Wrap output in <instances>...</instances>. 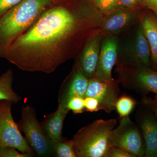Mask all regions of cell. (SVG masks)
I'll use <instances>...</instances> for the list:
<instances>
[{
  "label": "cell",
  "instance_id": "obj_1",
  "mask_svg": "<svg viewBox=\"0 0 157 157\" xmlns=\"http://www.w3.org/2000/svg\"><path fill=\"white\" fill-rule=\"evenodd\" d=\"M104 17L92 0H53L12 43L5 59L23 71L52 73L78 56L100 31Z\"/></svg>",
  "mask_w": 157,
  "mask_h": 157
},
{
  "label": "cell",
  "instance_id": "obj_2",
  "mask_svg": "<svg viewBox=\"0 0 157 157\" xmlns=\"http://www.w3.org/2000/svg\"><path fill=\"white\" fill-rule=\"evenodd\" d=\"M53 0H22L0 17V58L27 30Z\"/></svg>",
  "mask_w": 157,
  "mask_h": 157
},
{
  "label": "cell",
  "instance_id": "obj_3",
  "mask_svg": "<svg viewBox=\"0 0 157 157\" xmlns=\"http://www.w3.org/2000/svg\"><path fill=\"white\" fill-rule=\"evenodd\" d=\"M117 123L115 119H99L81 128L71 140L76 157H105L109 133Z\"/></svg>",
  "mask_w": 157,
  "mask_h": 157
},
{
  "label": "cell",
  "instance_id": "obj_4",
  "mask_svg": "<svg viewBox=\"0 0 157 157\" xmlns=\"http://www.w3.org/2000/svg\"><path fill=\"white\" fill-rule=\"evenodd\" d=\"M108 144L109 147L122 149L136 157L145 155V144L141 130L129 116L121 118L119 124L109 133Z\"/></svg>",
  "mask_w": 157,
  "mask_h": 157
},
{
  "label": "cell",
  "instance_id": "obj_5",
  "mask_svg": "<svg viewBox=\"0 0 157 157\" xmlns=\"http://www.w3.org/2000/svg\"><path fill=\"white\" fill-rule=\"evenodd\" d=\"M18 126L24 132L28 142L38 155L48 156L52 155L54 151L53 145L37 121L33 108L29 106L23 107Z\"/></svg>",
  "mask_w": 157,
  "mask_h": 157
},
{
  "label": "cell",
  "instance_id": "obj_6",
  "mask_svg": "<svg viewBox=\"0 0 157 157\" xmlns=\"http://www.w3.org/2000/svg\"><path fill=\"white\" fill-rule=\"evenodd\" d=\"M116 71L118 80L124 87L143 94L152 92L157 96V70L117 66Z\"/></svg>",
  "mask_w": 157,
  "mask_h": 157
},
{
  "label": "cell",
  "instance_id": "obj_7",
  "mask_svg": "<svg viewBox=\"0 0 157 157\" xmlns=\"http://www.w3.org/2000/svg\"><path fill=\"white\" fill-rule=\"evenodd\" d=\"M12 104L10 101H0V148L12 147L32 155L33 151L27 140L21 135L12 117Z\"/></svg>",
  "mask_w": 157,
  "mask_h": 157
},
{
  "label": "cell",
  "instance_id": "obj_8",
  "mask_svg": "<svg viewBox=\"0 0 157 157\" xmlns=\"http://www.w3.org/2000/svg\"><path fill=\"white\" fill-rule=\"evenodd\" d=\"M124 51H119L116 65L132 67H150L151 49L140 25L135 37Z\"/></svg>",
  "mask_w": 157,
  "mask_h": 157
},
{
  "label": "cell",
  "instance_id": "obj_9",
  "mask_svg": "<svg viewBox=\"0 0 157 157\" xmlns=\"http://www.w3.org/2000/svg\"><path fill=\"white\" fill-rule=\"evenodd\" d=\"M119 81L117 80H102L90 78L85 98L93 97L98 100L100 110L110 113L115 109L116 104L120 94Z\"/></svg>",
  "mask_w": 157,
  "mask_h": 157
},
{
  "label": "cell",
  "instance_id": "obj_10",
  "mask_svg": "<svg viewBox=\"0 0 157 157\" xmlns=\"http://www.w3.org/2000/svg\"><path fill=\"white\" fill-rule=\"evenodd\" d=\"M138 11L120 5L112 13L104 15L100 31L104 36H116L135 24L140 16Z\"/></svg>",
  "mask_w": 157,
  "mask_h": 157
},
{
  "label": "cell",
  "instance_id": "obj_11",
  "mask_svg": "<svg viewBox=\"0 0 157 157\" xmlns=\"http://www.w3.org/2000/svg\"><path fill=\"white\" fill-rule=\"evenodd\" d=\"M119 50L118 39L114 36H104L95 78L102 80H113V68L116 63Z\"/></svg>",
  "mask_w": 157,
  "mask_h": 157
},
{
  "label": "cell",
  "instance_id": "obj_12",
  "mask_svg": "<svg viewBox=\"0 0 157 157\" xmlns=\"http://www.w3.org/2000/svg\"><path fill=\"white\" fill-rule=\"evenodd\" d=\"M104 35L99 31L91 37L78 55L79 60L76 65L89 79L95 74Z\"/></svg>",
  "mask_w": 157,
  "mask_h": 157
},
{
  "label": "cell",
  "instance_id": "obj_13",
  "mask_svg": "<svg viewBox=\"0 0 157 157\" xmlns=\"http://www.w3.org/2000/svg\"><path fill=\"white\" fill-rule=\"evenodd\" d=\"M145 108L147 110L137 113L136 121L143 135L145 156L157 157V121L153 113Z\"/></svg>",
  "mask_w": 157,
  "mask_h": 157
},
{
  "label": "cell",
  "instance_id": "obj_14",
  "mask_svg": "<svg viewBox=\"0 0 157 157\" xmlns=\"http://www.w3.org/2000/svg\"><path fill=\"white\" fill-rule=\"evenodd\" d=\"M89 79L83 75L76 65L71 74L67 86L60 102L67 106L68 101L75 97L85 98Z\"/></svg>",
  "mask_w": 157,
  "mask_h": 157
},
{
  "label": "cell",
  "instance_id": "obj_15",
  "mask_svg": "<svg viewBox=\"0 0 157 157\" xmlns=\"http://www.w3.org/2000/svg\"><path fill=\"white\" fill-rule=\"evenodd\" d=\"M151 49V61L157 70V16L144 14L140 17V24Z\"/></svg>",
  "mask_w": 157,
  "mask_h": 157
},
{
  "label": "cell",
  "instance_id": "obj_16",
  "mask_svg": "<svg viewBox=\"0 0 157 157\" xmlns=\"http://www.w3.org/2000/svg\"><path fill=\"white\" fill-rule=\"evenodd\" d=\"M69 111L66 105L59 102L56 111L44 126L46 136L51 141L52 145L61 141L64 121Z\"/></svg>",
  "mask_w": 157,
  "mask_h": 157
},
{
  "label": "cell",
  "instance_id": "obj_17",
  "mask_svg": "<svg viewBox=\"0 0 157 157\" xmlns=\"http://www.w3.org/2000/svg\"><path fill=\"white\" fill-rule=\"evenodd\" d=\"M13 81V73L11 69L0 76V101H7L12 104H17L21 100V97L14 92L12 89Z\"/></svg>",
  "mask_w": 157,
  "mask_h": 157
},
{
  "label": "cell",
  "instance_id": "obj_18",
  "mask_svg": "<svg viewBox=\"0 0 157 157\" xmlns=\"http://www.w3.org/2000/svg\"><path fill=\"white\" fill-rule=\"evenodd\" d=\"M137 104L135 99L126 95L119 97L116 104L115 109L121 118L128 116Z\"/></svg>",
  "mask_w": 157,
  "mask_h": 157
},
{
  "label": "cell",
  "instance_id": "obj_19",
  "mask_svg": "<svg viewBox=\"0 0 157 157\" xmlns=\"http://www.w3.org/2000/svg\"><path fill=\"white\" fill-rule=\"evenodd\" d=\"M53 151L59 157H76L72 140L53 144Z\"/></svg>",
  "mask_w": 157,
  "mask_h": 157
},
{
  "label": "cell",
  "instance_id": "obj_20",
  "mask_svg": "<svg viewBox=\"0 0 157 157\" xmlns=\"http://www.w3.org/2000/svg\"><path fill=\"white\" fill-rule=\"evenodd\" d=\"M92 2L104 16L112 13L121 5L119 0H92Z\"/></svg>",
  "mask_w": 157,
  "mask_h": 157
},
{
  "label": "cell",
  "instance_id": "obj_21",
  "mask_svg": "<svg viewBox=\"0 0 157 157\" xmlns=\"http://www.w3.org/2000/svg\"><path fill=\"white\" fill-rule=\"evenodd\" d=\"M67 107L70 110H72L74 113H81L85 109L84 98L75 97L70 99Z\"/></svg>",
  "mask_w": 157,
  "mask_h": 157
},
{
  "label": "cell",
  "instance_id": "obj_22",
  "mask_svg": "<svg viewBox=\"0 0 157 157\" xmlns=\"http://www.w3.org/2000/svg\"><path fill=\"white\" fill-rule=\"evenodd\" d=\"M16 149L12 147H5L0 148V157H29L32 155L27 153L19 152Z\"/></svg>",
  "mask_w": 157,
  "mask_h": 157
},
{
  "label": "cell",
  "instance_id": "obj_23",
  "mask_svg": "<svg viewBox=\"0 0 157 157\" xmlns=\"http://www.w3.org/2000/svg\"><path fill=\"white\" fill-rule=\"evenodd\" d=\"M141 103L153 113L157 121V96L154 99L144 96L141 100Z\"/></svg>",
  "mask_w": 157,
  "mask_h": 157
},
{
  "label": "cell",
  "instance_id": "obj_24",
  "mask_svg": "<svg viewBox=\"0 0 157 157\" xmlns=\"http://www.w3.org/2000/svg\"><path fill=\"white\" fill-rule=\"evenodd\" d=\"M105 157H136L122 149L115 147H109Z\"/></svg>",
  "mask_w": 157,
  "mask_h": 157
},
{
  "label": "cell",
  "instance_id": "obj_25",
  "mask_svg": "<svg viewBox=\"0 0 157 157\" xmlns=\"http://www.w3.org/2000/svg\"><path fill=\"white\" fill-rule=\"evenodd\" d=\"M85 109L90 112H96L100 110L98 100L93 97L84 98Z\"/></svg>",
  "mask_w": 157,
  "mask_h": 157
},
{
  "label": "cell",
  "instance_id": "obj_26",
  "mask_svg": "<svg viewBox=\"0 0 157 157\" xmlns=\"http://www.w3.org/2000/svg\"><path fill=\"white\" fill-rule=\"evenodd\" d=\"M22 0H0V17Z\"/></svg>",
  "mask_w": 157,
  "mask_h": 157
},
{
  "label": "cell",
  "instance_id": "obj_27",
  "mask_svg": "<svg viewBox=\"0 0 157 157\" xmlns=\"http://www.w3.org/2000/svg\"><path fill=\"white\" fill-rule=\"evenodd\" d=\"M121 5L129 9L139 10L143 7L141 0H119Z\"/></svg>",
  "mask_w": 157,
  "mask_h": 157
},
{
  "label": "cell",
  "instance_id": "obj_28",
  "mask_svg": "<svg viewBox=\"0 0 157 157\" xmlns=\"http://www.w3.org/2000/svg\"><path fill=\"white\" fill-rule=\"evenodd\" d=\"M143 7L153 11L157 16V0H141Z\"/></svg>",
  "mask_w": 157,
  "mask_h": 157
}]
</instances>
